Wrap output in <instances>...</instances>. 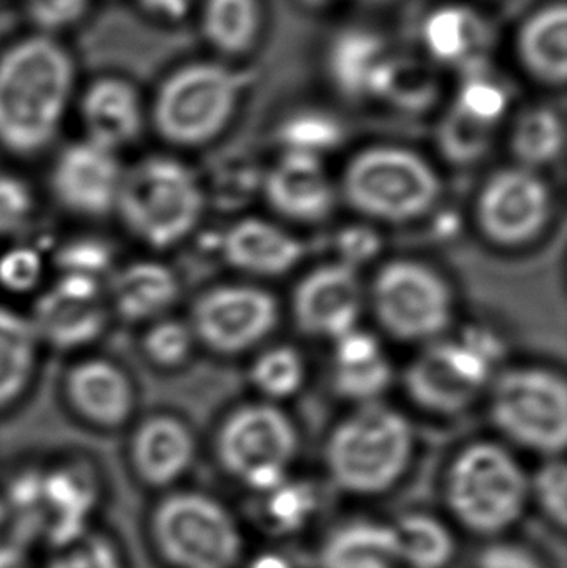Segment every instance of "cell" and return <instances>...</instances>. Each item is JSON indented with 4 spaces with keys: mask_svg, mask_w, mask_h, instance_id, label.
Returning a JSON list of instances; mask_svg holds the SVG:
<instances>
[{
    "mask_svg": "<svg viewBox=\"0 0 567 568\" xmlns=\"http://www.w3.org/2000/svg\"><path fill=\"white\" fill-rule=\"evenodd\" d=\"M79 67L59 33L30 30L0 49V146L17 156L49 149L75 109Z\"/></svg>",
    "mask_w": 567,
    "mask_h": 568,
    "instance_id": "obj_1",
    "label": "cell"
},
{
    "mask_svg": "<svg viewBox=\"0 0 567 568\" xmlns=\"http://www.w3.org/2000/svg\"><path fill=\"white\" fill-rule=\"evenodd\" d=\"M252 83L253 72L223 60L180 63L146 99L149 125L170 145H206L230 125Z\"/></svg>",
    "mask_w": 567,
    "mask_h": 568,
    "instance_id": "obj_2",
    "label": "cell"
},
{
    "mask_svg": "<svg viewBox=\"0 0 567 568\" xmlns=\"http://www.w3.org/2000/svg\"><path fill=\"white\" fill-rule=\"evenodd\" d=\"M413 430L398 410L366 404L336 424L325 444L330 479L352 496H378L392 489L413 454Z\"/></svg>",
    "mask_w": 567,
    "mask_h": 568,
    "instance_id": "obj_3",
    "label": "cell"
},
{
    "mask_svg": "<svg viewBox=\"0 0 567 568\" xmlns=\"http://www.w3.org/2000/svg\"><path fill=\"white\" fill-rule=\"evenodd\" d=\"M205 195L189 165L166 155L125 166L115 213L130 235L155 250L182 243L199 225Z\"/></svg>",
    "mask_w": 567,
    "mask_h": 568,
    "instance_id": "obj_4",
    "label": "cell"
},
{
    "mask_svg": "<svg viewBox=\"0 0 567 568\" xmlns=\"http://www.w3.org/2000/svg\"><path fill=\"white\" fill-rule=\"evenodd\" d=\"M146 536L166 568H235L242 559L235 517L200 490L176 487L160 494L146 516Z\"/></svg>",
    "mask_w": 567,
    "mask_h": 568,
    "instance_id": "obj_5",
    "label": "cell"
},
{
    "mask_svg": "<svg viewBox=\"0 0 567 568\" xmlns=\"http://www.w3.org/2000/svg\"><path fill=\"white\" fill-rule=\"evenodd\" d=\"M445 499L469 532L498 536L522 519L529 503V476L505 446L478 440L449 464Z\"/></svg>",
    "mask_w": 567,
    "mask_h": 568,
    "instance_id": "obj_6",
    "label": "cell"
},
{
    "mask_svg": "<svg viewBox=\"0 0 567 568\" xmlns=\"http://www.w3.org/2000/svg\"><path fill=\"white\" fill-rule=\"evenodd\" d=\"M342 193L345 202L366 219L408 223L435 206L442 183L428 160L413 150L375 145L346 163Z\"/></svg>",
    "mask_w": 567,
    "mask_h": 568,
    "instance_id": "obj_7",
    "label": "cell"
},
{
    "mask_svg": "<svg viewBox=\"0 0 567 568\" xmlns=\"http://www.w3.org/2000/svg\"><path fill=\"white\" fill-rule=\"evenodd\" d=\"M502 354V341L479 326L458 339L433 341L406 369V393L428 413L455 416L486 389Z\"/></svg>",
    "mask_w": 567,
    "mask_h": 568,
    "instance_id": "obj_8",
    "label": "cell"
},
{
    "mask_svg": "<svg viewBox=\"0 0 567 568\" xmlns=\"http://www.w3.org/2000/svg\"><path fill=\"white\" fill-rule=\"evenodd\" d=\"M489 414L496 429L512 443L558 457L567 443L565 377L541 366L506 371L493 384Z\"/></svg>",
    "mask_w": 567,
    "mask_h": 568,
    "instance_id": "obj_9",
    "label": "cell"
},
{
    "mask_svg": "<svg viewBox=\"0 0 567 568\" xmlns=\"http://www.w3.org/2000/svg\"><path fill=\"white\" fill-rule=\"evenodd\" d=\"M292 419L273 404H246L233 410L216 434V459L233 479L256 493L288 480L298 454Z\"/></svg>",
    "mask_w": 567,
    "mask_h": 568,
    "instance_id": "obj_10",
    "label": "cell"
},
{
    "mask_svg": "<svg viewBox=\"0 0 567 568\" xmlns=\"http://www.w3.org/2000/svg\"><path fill=\"white\" fill-rule=\"evenodd\" d=\"M372 306L379 326L398 341H436L453 320V294L432 266L415 260L386 263L372 284Z\"/></svg>",
    "mask_w": 567,
    "mask_h": 568,
    "instance_id": "obj_11",
    "label": "cell"
},
{
    "mask_svg": "<svg viewBox=\"0 0 567 568\" xmlns=\"http://www.w3.org/2000/svg\"><path fill=\"white\" fill-rule=\"evenodd\" d=\"M553 213L548 183L535 170L513 165L493 173L479 190L475 215L493 245L516 248L538 239Z\"/></svg>",
    "mask_w": 567,
    "mask_h": 568,
    "instance_id": "obj_12",
    "label": "cell"
},
{
    "mask_svg": "<svg viewBox=\"0 0 567 568\" xmlns=\"http://www.w3.org/2000/svg\"><path fill=\"white\" fill-rule=\"evenodd\" d=\"M279 321L269 291L250 284H223L206 291L192 311L195 339L219 354H240L262 343Z\"/></svg>",
    "mask_w": 567,
    "mask_h": 568,
    "instance_id": "obj_13",
    "label": "cell"
},
{
    "mask_svg": "<svg viewBox=\"0 0 567 568\" xmlns=\"http://www.w3.org/2000/svg\"><path fill=\"white\" fill-rule=\"evenodd\" d=\"M123 173L120 153L82 136L55 156L50 186L57 202L73 215L102 219L115 213Z\"/></svg>",
    "mask_w": 567,
    "mask_h": 568,
    "instance_id": "obj_14",
    "label": "cell"
},
{
    "mask_svg": "<svg viewBox=\"0 0 567 568\" xmlns=\"http://www.w3.org/2000/svg\"><path fill=\"white\" fill-rule=\"evenodd\" d=\"M83 139L120 153L149 125V105L140 87L120 73H100L82 83L75 109Z\"/></svg>",
    "mask_w": 567,
    "mask_h": 568,
    "instance_id": "obj_15",
    "label": "cell"
},
{
    "mask_svg": "<svg viewBox=\"0 0 567 568\" xmlns=\"http://www.w3.org/2000/svg\"><path fill=\"white\" fill-rule=\"evenodd\" d=\"M107 313L102 286L57 278L37 297L29 320L40 344L73 351L89 346L102 336L109 320Z\"/></svg>",
    "mask_w": 567,
    "mask_h": 568,
    "instance_id": "obj_16",
    "label": "cell"
},
{
    "mask_svg": "<svg viewBox=\"0 0 567 568\" xmlns=\"http://www.w3.org/2000/svg\"><path fill=\"white\" fill-rule=\"evenodd\" d=\"M362 304L363 291L356 270L336 262L303 276L293 293L292 311L300 331L336 341L355 329Z\"/></svg>",
    "mask_w": 567,
    "mask_h": 568,
    "instance_id": "obj_17",
    "label": "cell"
},
{
    "mask_svg": "<svg viewBox=\"0 0 567 568\" xmlns=\"http://www.w3.org/2000/svg\"><path fill=\"white\" fill-rule=\"evenodd\" d=\"M192 430L179 417L152 416L143 420L130 443V466L146 489H176L195 463Z\"/></svg>",
    "mask_w": 567,
    "mask_h": 568,
    "instance_id": "obj_18",
    "label": "cell"
},
{
    "mask_svg": "<svg viewBox=\"0 0 567 568\" xmlns=\"http://www.w3.org/2000/svg\"><path fill=\"white\" fill-rule=\"evenodd\" d=\"M266 202L279 215L295 222L325 219L335 203V186L318 155L285 150L263 176Z\"/></svg>",
    "mask_w": 567,
    "mask_h": 568,
    "instance_id": "obj_19",
    "label": "cell"
},
{
    "mask_svg": "<svg viewBox=\"0 0 567 568\" xmlns=\"http://www.w3.org/2000/svg\"><path fill=\"white\" fill-rule=\"evenodd\" d=\"M67 399L87 423L117 429L132 417L135 390L122 367L102 357L80 361L67 374Z\"/></svg>",
    "mask_w": 567,
    "mask_h": 568,
    "instance_id": "obj_20",
    "label": "cell"
},
{
    "mask_svg": "<svg viewBox=\"0 0 567 568\" xmlns=\"http://www.w3.org/2000/svg\"><path fill=\"white\" fill-rule=\"evenodd\" d=\"M222 255L232 268L255 276H280L298 265L303 245L275 223L245 219L226 230Z\"/></svg>",
    "mask_w": 567,
    "mask_h": 568,
    "instance_id": "obj_21",
    "label": "cell"
},
{
    "mask_svg": "<svg viewBox=\"0 0 567 568\" xmlns=\"http://www.w3.org/2000/svg\"><path fill=\"white\" fill-rule=\"evenodd\" d=\"M175 272L155 260H140L110 276L112 306L130 323H153L165 317L179 300Z\"/></svg>",
    "mask_w": 567,
    "mask_h": 568,
    "instance_id": "obj_22",
    "label": "cell"
},
{
    "mask_svg": "<svg viewBox=\"0 0 567 568\" xmlns=\"http://www.w3.org/2000/svg\"><path fill=\"white\" fill-rule=\"evenodd\" d=\"M516 57L539 83L563 87L567 79V9L565 2L546 3L526 17L516 33Z\"/></svg>",
    "mask_w": 567,
    "mask_h": 568,
    "instance_id": "obj_23",
    "label": "cell"
},
{
    "mask_svg": "<svg viewBox=\"0 0 567 568\" xmlns=\"http://www.w3.org/2000/svg\"><path fill=\"white\" fill-rule=\"evenodd\" d=\"M486 40L485 19L465 3L435 7L422 27L423 49L429 60L459 70L485 60L483 47Z\"/></svg>",
    "mask_w": 567,
    "mask_h": 568,
    "instance_id": "obj_24",
    "label": "cell"
},
{
    "mask_svg": "<svg viewBox=\"0 0 567 568\" xmlns=\"http://www.w3.org/2000/svg\"><path fill=\"white\" fill-rule=\"evenodd\" d=\"M392 53L382 36L372 30H343L330 47V77L343 95L353 100H375Z\"/></svg>",
    "mask_w": 567,
    "mask_h": 568,
    "instance_id": "obj_25",
    "label": "cell"
},
{
    "mask_svg": "<svg viewBox=\"0 0 567 568\" xmlns=\"http://www.w3.org/2000/svg\"><path fill=\"white\" fill-rule=\"evenodd\" d=\"M320 568H399L392 524L372 519L342 524L323 540Z\"/></svg>",
    "mask_w": 567,
    "mask_h": 568,
    "instance_id": "obj_26",
    "label": "cell"
},
{
    "mask_svg": "<svg viewBox=\"0 0 567 568\" xmlns=\"http://www.w3.org/2000/svg\"><path fill=\"white\" fill-rule=\"evenodd\" d=\"M40 347L29 316L0 304V410L9 409L29 389Z\"/></svg>",
    "mask_w": 567,
    "mask_h": 568,
    "instance_id": "obj_27",
    "label": "cell"
},
{
    "mask_svg": "<svg viewBox=\"0 0 567 568\" xmlns=\"http://www.w3.org/2000/svg\"><path fill=\"white\" fill-rule=\"evenodd\" d=\"M196 9L200 33L220 57L243 55L262 36V0H200Z\"/></svg>",
    "mask_w": 567,
    "mask_h": 568,
    "instance_id": "obj_28",
    "label": "cell"
},
{
    "mask_svg": "<svg viewBox=\"0 0 567 568\" xmlns=\"http://www.w3.org/2000/svg\"><path fill=\"white\" fill-rule=\"evenodd\" d=\"M565 120L548 105L523 110L509 132V149L516 165L535 170L551 165L565 150Z\"/></svg>",
    "mask_w": 567,
    "mask_h": 568,
    "instance_id": "obj_29",
    "label": "cell"
},
{
    "mask_svg": "<svg viewBox=\"0 0 567 568\" xmlns=\"http://www.w3.org/2000/svg\"><path fill=\"white\" fill-rule=\"evenodd\" d=\"M399 567L445 568L456 554L455 536L438 517L412 513L392 524Z\"/></svg>",
    "mask_w": 567,
    "mask_h": 568,
    "instance_id": "obj_30",
    "label": "cell"
},
{
    "mask_svg": "<svg viewBox=\"0 0 567 568\" xmlns=\"http://www.w3.org/2000/svg\"><path fill=\"white\" fill-rule=\"evenodd\" d=\"M462 82L456 90L453 110L466 119L495 130L509 109L505 83L496 79L485 60L459 70Z\"/></svg>",
    "mask_w": 567,
    "mask_h": 568,
    "instance_id": "obj_31",
    "label": "cell"
},
{
    "mask_svg": "<svg viewBox=\"0 0 567 568\" xmlns=\"http://www.w3.org/2000/svg\"><path fill=\"white\" fill-rule=\"evenodd\" d=\"M435 92V73L429 72L428 65L422 60L393 52L379 79L375 100L406 112H416L432 102Z\"/></svg>",
    "mask_w": 567,
    "mask_h": 568,
    "instance_id": "obj_32",
    "label": "cell"
},
{
    "mask_svg": "<svg viewBox=\"0 0 567 568\" xmlns=\"http://www.w3.org/2000/svg\"><path fill=\"white\" fill-rule=\"evenodd\" d=\"M42 568H126V557L109 532L87 527L50 544Z\"/></svg>",
    "mask_w": 567,
    "mask_h": 568,
    "instance_id": "obj_33",
    "label": "cell"
},
{
    "mask_svg": "<svg viewBox=\"0 0 567 568\" xmlns=\"http://www.w3.org/2000/svg\"><path fill=\"white\" fill-rule=\"evenodd\" d=\"M262 506L263 526L276 536H290L308 526L318 510L315 487L285 480L265 493Z\"/></svg>",
    "mask_w": 567,
    "mask_h": 568,
    "instance_id": "obj_34",
    "label": "cell"
},
{
    "mask_svg": "<svg viewBox=\"0 0 567 568\" xmlns=\"http://www.w3.org/2000/svg\"><path fill=\"white\" fill-rule=\"evenodd\" d=\"M250 381L269 399H286L302 387L305 363L295 347H270L250 367Z\"/></svg>",
    "mask_w": 567,
    "mask_h": 568,
    "instance_id": "obj_35",
    "label": "cell"
},
{
    "mask_svg": "<svg viewBox=\"0 0 567 568\" xmlns=\"http://www.w3.org/2000/svg\"><path fill=\"white\" fill-rule=\"evenodd\" d=\"M393 381L385 353L362 363L333 364V387L340 396L360 406L375 404Z\"/></svg>",
    "mask_w": 567,
    "mask_h": 568,
    "instance_id": "obj_36",
    "label": "cell"
},
{
    "mask_svg": "<svg viewBox=\"0 0 567 568\" xmlns=\"http://www.w3.org/2000/svg\"><path fill=\"white\" fill-rule=\"evenodd\" d=\"M493 132L452 109L439 125V150L455 165H472L492 149Z\"/></svg>",
    "mask_w": 567,
    "mask_h": 568,
    "instance_id": "obj_37",
    "label": "cell"
},
{
    "mask_svg": "<svg viewBox=\"0 0 567 568\" xmlns=\"http://www.w3.org/2000/svg\"><path fill=\"white\" fill-rule=\"evenodd\" d=\"M195 343V334L189 323L165 316L149 324L142 346L150 363L172 369L189 361Z\"/></svg>",
    "mask_w": 567,
    "mask_h": 568,
    "instance_id": "obj_38",
    "label": "cell"
},
{
    "mask_svg": "<svg viewBox=\"0 0 567 568\" xmlns=\"http://www.w3.org/2000/svg\"><path fill=\"white\" fill-rule=\"evenodd\" d=\"M57 278L102 286V280L112 276V253L99 240L80 239L63 245L55 258Z\"/></svg>",
    "mask_w": 567,
    "mask_h": 568,
    "instance_id": "obj_39",
    "label": "cell"
},
{
    "mask_svg": "<svg viewBox=\"0 0 567 568\" xmlns=\"http://www.w3.org/2000/svg\"><path fill=\"white\" fill-rule=\"evenodd\" d=\"M567 470L565 460L548 457L546 463L529 477V499L538 504L541 513L556 524L565 527L567 520Z\"/></svg>",
    "mask_w": 567,
    "mask_h": 568,
    "instance_id": "obj_40",
    "label": "cell"
},
{
    "mask_svg": "<svg viewBox=\"0 0 567 568\" xmlns=\"http://www.w3.org/2000/svg\"><path fill=\"white\" fill-rule=\"evenodd\" d=\"M36 212V195L26 180L0 173V236H12L27 229Z\"/></svg>",
    "mask_w": 567,
    "mask_h": 568,
    "instance_id": "obj_41",
    "label": "cell"
},
{
    "mask_svg": "<svg viewBox=\"0 0 567 568\" xmlns=\"http://www.w3.org/2000/svg\"><path fill=\"white\" fill-rule=\"evenodd\" d=\"M42 275V256L29 246L9 250L0 258V284L12 293L33 290Z\"/></svg>",
    "mask_w": 567,
    "mask_h": 568,
    "instance_id": "obj_42",
    "label": "cell"
},
{
    "mask_svg": "<svg viewBox=\"0 0 567 568\" xmlns=\"http://www.w3.org/2000/svg\"><path fill=\"white\" fill-rule=\"evenodd\" d=\"M382 250V236L365 225H352L336 236L340 263L356 270L375 258Z\"/></svg>",
    "mask_w": 567,
    "mask_h": 568,
    "instance_id": "obj_43",
    "label": "cell"
},
{
    "mask_svg": "<svg viewBox=\"0 0 567 568\" xmlns=\"http://www.w3.org/2000/svg\"><path fill=\"white\" fill-rule=\"evenodd\" d=\"M336 129L328 120L318 116H300L285 129L288 150L313 153L320 156V150L336 139Z\"/></svg>",
    "mask_w": 567,
    "mask_h": 568,
    "instance_id": "obj_44",
    "label": "cell"
},
{
    "mask_svg": "<svg viewBox=\"0 0 567 568\" xmlns=\"http://www.w3.org/2000/svg\"><path fill=\"white\" fill-rule=\"evenodd\" d=\"M476 568H545L541 560L519 544L495 542L479 554Z\"/></svg>",
    "mask_w": 567,
    "mask_h": 568,
    "instance_id": "obj_45",
    "label": "cell"
},
{
    "mask_svg": "<svg viewBox=\"0 0 567 568\" xmlns=\"http://www.w3.org/2000/svg\"><path fill=\"white\" fill-rule=\"evenodd\" d=\"M145 16L162 22H179L199 7L200 0H133Z\"/></svg>",
    "mask_w": 567,
    "mask_h": 568,
    "instance_id": "obj_46",
    "label": "cell"
},
{
    "mask_svg": "<svg viewBox=\"0 0 567 568\" xmlns=\"http://www.w3.org/2000/svg\"><path fill=\"white\" fill-rule=\"evenodd\" d=\"M245 568H293L286 557L275 552H263L253 557Z\"/></svg>",
    "mask_w": 567,
    "mask_h": 568,
    "instance_id": "obj_47",
    "label": "cell"
},
{
    "mask_svg": "<svg viewBox=\"0 0 567 568\" xmlns=\"http://www.w3.org/2000/svg\"><path fill=\"white\" fill-rule=\"evenodd\" d=\"M7 520V503H3L2 499H0V534H2L3 526H6Z\"/></svg>",
    "mask_w": 567,
    "mask_h": 568,
    "instance_id": "obj_48",
    "label": "cell"
},
{
    "mask_svg": "<svg viewBox=\"0 0 567 568\" xmlns=\"http://www.w3.org/2000/svg\"><path fill=\"white\" fill-rule=\"evenodd\" d=\"M315 2H320V0H315ZM366 2H376V0H366Z\"/></svg>",
    "mask_w": 567,
    "mask_h": 568,
    "instance_id": "obj_49",
    "label": "cell"
}]
</instances>
